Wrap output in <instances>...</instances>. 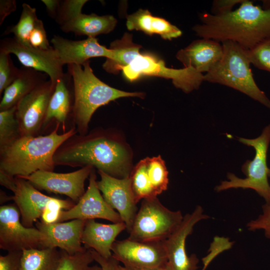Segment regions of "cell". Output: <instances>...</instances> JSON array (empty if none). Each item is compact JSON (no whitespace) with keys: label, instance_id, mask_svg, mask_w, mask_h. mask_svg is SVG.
Instances as JSON below:
<instances>
[{"label":"cell","instance_id":"d4e9b609","mask_svg":"<svg viewBox=\"0 0 270 270\" xmlns=\"http://www.w3.org/2000/svg\"><path fill=\"white\" fill-rule=\"evenodd\" d=\"M116 24V19L112 15L100 16L95 14L82 13L60 28L65 32L95 38L98 35L112 32Z\"/></svg>","mask_w":270,"mask_h":270},{"label":"cell","instance_id":"8fae6325","mask_svg":"<svg viewBox=\"0 0 270 270\" xmlns=\"http://www.w3.org/2000/svg\"><path fill=\"white\" fill-rule=\"evenodd\" d=\"M16 205L0 207V248L8 252L42 248V234L37 228L24 226Z\"/></svg>","mask_w":270,"mask_h":270},{"label":"cell","instance_id":"836d02e7","mask_svg":"<svg viewBox=\"0 0 270 270\" xmlns=\"http://www.w3.org/2000/svg\"><path fill=\"white\" fill-rule=\"evenodd\" d=\"M250 64L270 72V38L246 50Z\"/></svg>","mask_w":270,"mask_h":270},{"label":"cell","instance_id":"7c38bea8","mask_svg":"<svg viewBox=\"0 0 270 270\" xmlns=\"http://www.w3.org/2000/svg\"><path fill=\"white\" fill-rule=\"evenodd\" d=\"M56 83L50 79L44 82L17 104L16 116L20 136H38Z\"/></svg>","mask_w":270,"mask_h":270},{"label":"cell","instance_id":"e575fe53","mask_svg":"<svg viewBox=\"0 0 270 270\" xmlns=\"http://www.w3.org/2000/svg\"><path fill=\"white\" fill-rule=\"evenodd\" d=\"M20 69L14 64L10 54L0 52V95L17 78Z\"/></svg>","mask_w":270,"mask_h":270},{"label":"cell","instance_id":"603a6c76","mask_svg":"<svg viewBox=\"0 0 270 270\" xmlns=\"http://www.w3.org/2000/svg\"><path fill=\"white\" fill-rule=\"evenodd\" d=\"M47 74L22 66L17 78L4 90L0 111L12 108L38 85L47 80Z\"/></svg>","mask_w":270,"mask_h":270},{"label":"cell","instance_id":"7402d4cb","mask_svg":"<svg viewBox=\"0 0 270 270\" xmlns=\"http://www.w3.org/2000/svg\"><path fill=\"white\" fill-rule=\"evenodd\" d=\"M74 86L72 76L67 72L57 81L50 99L42 128H46L55 120L62 124L66 132V122L70 114L72 115L74 106Z\"/></svg>","mask_w":270,"mask_h":270},{"label":"cell","instance_id":"6da1fadb","mask_svg":"<svg viewBox=\"0 0 270 270\" xmlns=\"http://www.w3.org/2000/svg\"><path fill=\"white\" fill-rule=\"evenodd\" d=\"M54 162L56 166H90L118 178L130 176L133 168L130 146L114 130L104 128L73 135L57 149Z\"/></svg>","mask_w":270,"mask_h":270},{"label":"cell","instance_id":"ee69618b","mask_svg":"<svg viewBox=\"0 0 270 270\" xmlns=\"http://www.w3.org/2000/svg\"><path fill=\"white\" fill-rule=\"evenodd\" d=\"M12 200V196H7L5 193L4 192H0V204H2L6 202H7L9 200Z\"/></svg>","mask_w":270,"mask_h":270},{"label":"cell","instance_id":"2e32d148","mask_svg":"<svg viewBox=\"0 0 270 270\" xmlns=\"http://www.w3.org/2000/svg\"><path fill=\"white\" fill-rule=\"evenodd\" d=\"M88 180V188L84 195L70 209L60 210L56 222L95 218L106 220L114 224L122 222L119 214L107 204L101 194L97 185L94 168L90 172Z\"/></svg>","mask_w":270,"mask_h":270},{"label":"cell","instance_id":"7bdbcfd3","mask_svg":"<svg viewBox=\"0 0 270 270\" xmlns=\"http://www.w3.org/2000/svg\"><path fill=\"white\" fill-rule=\"evenodd\" d=\"M46 8L48 15L54 20L60 0H42Z\"/></svg>","mask_w":270,"mask_h":270},{"label":"cell","instance_id":"83f0119b","mask_svg":"<svg viewBox=\"0 0 270 270\" xmlns=\"http://www.w3.org/2000/svg\"><path fill=\"white\" fill-rule=\"evenodd\" d=\"M38 18L36 14V9L24 3L18 22L12 26H8L2 36L14 34V38L22 44L30 46L29 37L35 24Z\"/></svg>","mask_w":270,"mask_h":270},{"label":"cell","instance_id":"74e56055","mask_svg":"<svg viewBox=\"0 0 270 270\" xmlns=\"http://www.w3.org/2000/svg\"><path fill=\"white\" fill-rule=\"evenodd\" d=\"M22 251L8 252L5 256H0V270H21Z\"/></svg>","mask_w":270,"mask_h":270},{"label":"cell","instance_id":"8d00e7d4","mask_svg":"<svg viewBox=\"0 0 270 270\" xmlns=\"http://www.w3.org/2000/svg\"><path fill=\"white\" fill-rule=\"evenodd\" d=\"M30 46L41 50H49L52 48L49 44L42 21L38 19L29 37Z\"/></svg>","mask_w":270,"mask_h":270},{"label":"cell","instance_id":"9a60e30c","mask_svg":"<svg viewBox=\"0 0 270 270\" xmlns=\"http://www.w3.org/2000/svg\"><path fill=\"white\" fill-rule=\"evenodd\" d=\"M0 52L14 54L23 66L46 74L54 82L64 74V65L53 47L36 48L22 44L14 38H6L0 41Z\"/></svg>","mask_w":270,"mask_h":270},{"label":"cell","instance_id":"f1b7e54d","mask_svg":"<svg viewBox=\"0 0 270 270\" xmlns=\"http://www.w3.org/2000/svg\"><path fill=\"white\" fill-rule=\"evenodd\" d=\"M132 188L137 202L140 200L157 197L150 183L145 158L140 160L130 174Z\"/></svg>","mask_w":270,"mask_h":270},{"label":"cell","instance_id":"ba28073f","mask_svg":"<svg viewBox=\"0 0 270 270\" xmlns=\"http://www.w3.org/2000/svg\"><path fill=\"white\" fill-rule=\"evenodd\" d=\"M125 78L136 80L144 76H155L172 80L174 86L186 94L198 90L204 82V74L192 68L176 69L166 66L165 62L150 54H140L122 70Z\"/></svg>","mask_w":270,"mask_h":270},{"label":"cell","instance_id":"5b68a950","mask_svg":"<svg viewBox=\"0 0 270 270\" xmlns=\"http://www.w3.org/2000/svg\"><path fill=\"white\" fill-rule=\"evenodd\" d=\"M220 60L204 74V81L218 84L237 90L270 110V100L254 80L246 50L236 42H222Z\"/></svg>","mask_w":270,"mask_h":270},{"label":"cell","instance_id":"f6af8a7d","mask_svg":"<svg viewBox=\"0 0 270 270\" xmlns=\"http://www.w3.org/2000/svg\"><path fill=\"white\" fill-rule=\"evenodd\" d=\"M116 270H128L125 267H124V266H122L121 265L119 264L116 266ZM156 270H171V269L170 268L168 264V266L164 268H162Z\"/></svg>","mask_w":270,"mask_h":270},{"label":"cell","instance_id":"8992f818","mask_svg":"<svg viewBox=\"0 0 270 270\" xmlns=\"http://www.w3.org/2000/svg\"><path fill=\"white\" fill-rule=\"evenodd\" d=\"M241 143L252 146L255 150L253 160H247L242 166L244 178L232 173L227 174L228 180H223L216 186L215 190L220 192L230 188H250L256 192L266 202L270 200V184L268 181L269 168L266 164L267 153L270 143V124L266 126L258 137L249 139L238 138Z\"/></svg>","mask_w":270,"mask_h":270},{"label":"cell","instance_id":"30bf717a","mask_svg":"<svg viewBox=\"0 0 270 270\" xmlns=\"http://www.w3.org/2000/svg\"><path fill=\"white\" fill-rule=\"evenodd\" d=\"M15 178L16 187L13 192L12 200L20 212L21 222L26 227H33L34 222L48 210H68L76 204L72 200L45 195L28 181Z\"/></svg>","mask_w":270,"mask_h":270},{"label":"cell","instance_id":"52a82bcc","mask_svg":"<svg viewBox=\"0 0 270 270\" xmlns=\"http://www.w3.org/2000/svg\"><path fill=\"white\" fill-rule=\"evenodd\" d=\"M183 218L180 210H169L157 197L144 199L128 238L144 242H162L178 228Z\"/></svg>","mask_w":270,"mask_h":270},{"label":"cell","instance_id":"ac0fdd59","mask_svg":"<svg viewBox=\"0 0 270 270\" xmlns=\"http://www.w3.org/2000/svg\"><path fill=\"white\" fill-rule=\"evenodd\" d=\"M86 220L76 219L68 222L36 224L42 234V248H58L70 254L83 252L81 238Z\"/></svg>","mask_w":270,"mask_h":270},{"label":"cell","instance_id":"f546056e","mask_svg":"<svg viewBox=\"0 0 270 270\" xmlns=\"http://www.w3.org/2000/svg\"><path fill=\"white\" fill-rule=\"evenodd\" d=\"M148 176L156 196L166 190L168 184V171L160 156L145 158Z\"/></svg>","mask_w":270,"mask_h":270},{"label":"cell","instance_id":"d6a6232c","mask_svg":"<svg viewBox=\"0 0 270 270\" xmlns=\"http://www.w3.org/2000/svg\"><path fill=\"white\" fill-rule=\"evenodd\" d=\"M87 0H60L54 20L60 26L82 14Z\"/></svg>","mask_w":270,"mask_h":270},{"label":"cell","instance_id":"f35d334b","mask_svg":"<svg viewBox=\"0 0 270 270\" xmlns=\"http://www.w3.org/2000/svg\"><path fill=\"white\" fill-rule=\"evenodd\" d=\"M244 0H214L212 4L211 14L220 15L228 12L234 6L241 4Z\"/></svg>","mask_w":270,"mask_h":270},{"label":"cell","instance_id":"9c48e42d","mask_svg":"<svg viewBox=\"0 0 270 270\" xmlns=\"http://www.w3.org/2000/svg\"><path fill=\"white\" fill-rule=\"evenodd\" d=\"M112 256L130 270H156L168 264L162 242H144L128 238L116 240Z\"/></svg>","mask_w":270,"mask_h":270},{"label":"cell","instance_id":"3957f363","mask_svg":"<svg viewBox=\"0 0 270 270\" xmlns=\"http://www.w3.org/2000/svg\"><path fill=\"white\" fill-rule=\"evenodd\" d=\"M60 124L45 136H20L0 148V170L14 176H26L39 170L53 172L54 156L60 146L78 133L74 126L58 133Z\"/></svg>","mask_w":270,"mask_h":270},{"label":"cell","instance_id":"bcb514c9","mask_svg":"<svg viewBox=\"0 0 270 270\" xmlns=\"http://www.w3.org/2000/svg\"><path fill=\"white\" fill-rule=\"evenodd\" d=\"M268 178H270V168H269L268 170Z\"/></svg>","mask_w":270,"mask_h":270},{"label":"cell","instance_id":"b9f144b4","mask_svg":"<svg viewBox=\"0 0 270 270\" xmlns=\"http://www.w3.org/2000/svg\"><path fill=\"white\" fill-rule=\"evenodd\" d=\"M0 184L13 192L16 187V178L0 170Z\"/></svg>","mask_w":270,"mask_h":270},{"label":"cell","instance_id":"44dd1931","mask_svg":"<svg viewBox=\"0 0 270 270\" xmlns=\"http://www.w3.org/2000/svg\"><path fill=\"white\" fill-rule=\"evenodd\" d=\"M126 230L124 222L103 224L94 220H86L81 242L86 248L92 249L104 258L112 256V248L117 236Z\"/></svg>","mask_w":270,"mask_h":270},{"label":"cell","instance_id":"7a4b0ae2","mask_svg":"<svg viewBox=\"0 0 270 270\" xmlns=\"http://www.w3.org/2000/svg\"><path fill=\"white\" fill-rule=\"evenodd\" d=\"M199 18L201 24L192 30L200 38L232 41L246 50L270 38V7L264 8L248 0L234 10L220 15L204 12Z\"/></svg>","mask_w":270,"mask_h":270},{"label":"cell","instance_id":"d590c367","mask_svg":"<svg viewBox=\"0 0 270 270\" xmlns=\"http://www.w3.org/2000/svg\"><path fill=\"white\" fill-rule=\"evenodd\" d=\"M262 212L256 218L251 220L246 224L248 230H263L266 236L270 239V200L262 206Z\"/></svg>","mask_w":270,"mask_h":270},{"label":"cell","instance_id":"ab89813d","mask_svg":"<svg viewBox=\"0 0 270 270\" xmlns=\"http://www.w3.org/2000/svg\"><path fill=\"white\" fill-rule=\"evenodd\" d=\"M90 250L94 261L101 266L102 270H116V266L120 264V262L112 256L108 258H104L94 250Z\"/></svg>","mask_w":270,"mask_h":270},{"label":"cell","instance_id":"4dcf8cb0","mask_svg":"<svg viewBox=\"0 0 270 270\" xmlns=\"http://www.w3.org/2000/svg\"><path fill=\"white\" fill-rule=\"evenodd\" d=\"M61 256L56 270H102L100 266H90L94 261L91 250L70 254L60 250Z\"/></svg>","mask_w":270,"mask_h":270},{"label":"cell","instance_id":"4fadbf2b","mask_svg":"<svg viewBox=\"0 0 270 270\" xmlns=\"http://www.w3.org/2000/svg\"><path fill=\"white\" fill-rule=\"evenodd\" d=\"M209 218L208 215L204 214L202 207L197 206L192 212L184 216L178 228L162 241L171 270H197L199 260L196 254L190 256L187 254L186 239L192 234L194 226L198 222Z\"/></svg>","mask_w":270,"mask_h":270},{"label":"cell","instance_id":"1f68e13d","mask_svg":"<svg viewBox=\"0 0 270 270\" xmlns=\"http://www.w3.org/2000/svg\"><path fill=\"white\" fill-rule=\"evenodd\" d=\"M16 106L0 111V148L4 146L20 136L16 116Z\"/></svg>","mask_w":270,"mask_h":270},{"label":"cell","instance_id":"d6986e66","mask_svg":"<svg viewBox=\"0 0 270 270\" xmlns=\"http://www.w3.org/2000/svg\"><path fill=\"white\" fill-rule=\"evenodd\" d=\"M50 42L64 66L66 64L82 66L91 58H110L113 55L112 51L100 44L96 38L73 40L54 35Z\"/></svg>","mask_w":270,"mask_h":270},{"label":"cell","instance_id":"484cf974","mask_svg":"<svg viewBox=\"0 0 270 270\" xmlns=\"http://www.w3.org/2000/svg\"><path fill=\"white\" fill-rule=\"evenodd\" d=\"M142 46L132 41V35L126 32L120 39L112 42L109 48L112 51L110 58H106L102 68L108 73L117 74L128 66L138 56Z\"/></svg>","mask_w":270,"mask_h":270},{"label":"cell","instance_id":"5bb4252c","mask_svg":"<svg viewBox=\"0 0 270 270\" xmlns=\"http://www.w3.org/2000/svg\"><path fill=\"white\" fill-rule=\"evenodd\" d=\"M94 168L86 166L68 173L39 170L30 176L18 178L28 181L38 190L64 194L78 202L86 192L84 182Z\"/></svg>","mask_w":270,"mask_h":270},{"label":"cell","instance_id":"277c9868","mask_svg":"<svg viewBox=\"0 0 270 270\" xmlns=\"http://www.w3.org/2000/svg\"><path fill=\"white\" fill-rule=\"evenodd\" d=\"M68 72L72 79L74 106L72 117L78 134L88 133L91 118L100 107L124 97L143 98L140 92H128L114 88L97 78L88 60L82 66L68 65Z\"/></svg>","mask_w":270,"mask_h":270},{"label":"cell","instance_id":"ffe728a7","mask_svg":"<svg viewBox=\"0 0 270 270\" xmlns=\"http://www.w3.org/2000/svg\"><path fill=\"white\" fill-rule=\"evenodd\" d=\"M222 54V43L201 38L179 50L176 56L184 68H192L202 74L208 72L220 60Z\"/></svg>","mask_w":270,"mask_h":270},{"label":"cell","instance_id":"60d3db41","mask_svg":"<svg viewBox=\"0 0 270 270\" xmlns=\"http://www.w3.org/2000/svg\"><path fill=\"white\" fill-rule=\"evenodd\" d=\"M16 8V2L15 0H0V24H2L6 18Z\"/></svg>","mask_w":270,"mask_h":270},{"label":"cell","instance_id":"e0dca14e","mask_svg":"<svg viewBox=\"0 0 270 270\" xmlns=\"http://www.w3.org/2000/svg\"><path fill=\"white\" fill-rule=\"evenodd\" d=\"M98 172L100 177L97 181L99 190L107 204L118 211L129 233L138 210L130 176L118 178L102 171Z\"/></svg>","mask_w":270,"mask_h":270},{"label":"cell","instance_id":"cb8c5ba5","mask_svg":"<svg viewBox=\"0 0 270 270\" xmlns=\"http://www.w3.org/2000/svg\"><path fill=\"white\" fill-rule=\"evenodd\" d=\"M126 26L130 30H140L150 36L158 34L166 40H172L182 34L176 26L163 18L153 16L148 10L139 9L128 15Z\"/></svg>","mask_w":270,"mask_h":270},{"label":"cell","instance_id":"4316f807","mask_svg":"<svg viewBox=\"0 0 270 270\" xmlns=\"http://www.w3.org/2000/svg\"><path fill=\"white\" fill-rule=\"evenodd\" d=\"M61 256L56 248L22 250L21 270H56Z\"/></svg>","mask_w":270,"mask_h":270}]
</instances>
